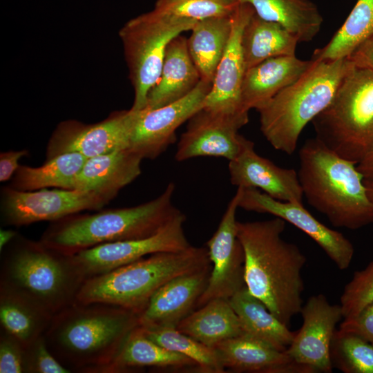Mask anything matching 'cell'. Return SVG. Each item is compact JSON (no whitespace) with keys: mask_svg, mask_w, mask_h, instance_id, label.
Instances as JSON below:
<instances>
[{"mask_svg":"<svg viewBox=\"0 0 373 373\" xmlns=\"http://www.w3.org/2000/svg\"><path fill=\"white\" fill-rule=\"evenodd\" d=\"M285 224L277 217L238 221L237 235L245 254L247 288L289 326L303 306L302 269L307 260L296 245L283 238Z\"/></svg>","mask_w":373,"mask_h":373,"instance_id":"obj_1","label":"cell"},{"mask_svg":"<svg viewBox=\"0 0 373 373\" xmlns=\"http://www.w3.org/2000/svg\"><path fill=\"white\" fill-rule=\"evenodd\" d=\"M140 313L104 303L75 302L55 314L44 336L55 357L70 372L105 373Z\"/></svg>","mask_w":373,"mask_h":373,"instance_id":"obj_2","label":"cell"},{"mask_svg":"<svg viewBox=\"0 0 373 373\" xmlns=\"http://www.w3.org/2000/svg\"><path fill=\"white\" fill-rule=\"evenodd\" d=\"M298 156V175L309 204L336 227L354 230L373 224V202L356 163L316 137L305 141Z\"/></svg>","mask_w":373,"mask_h":373,"instance_id":"obj_3","label":"cell"},{"mask_svg":"<svg viewBox=\"0 0 373 373\" xmlns=\"http://www.w3.org/2000/svg\"><path fill=\"white\" fill-rule=\"evenodd\" d=\"M175 189L170 182L159 196L145 203L54 221L40 241L61 254L73 255L105 243L149 237L181 213L173 204Z\"/></svg>","mask_w":373,"mask_h":373,"instance_id":"obj_4","label":"cell"},{"mask_svg":"<svg viewBox=\"0 0 373 373\" xmlns=\"http://www.w3.org/2000/svg\"><path fill=\"white\" fill-rule=\"evenodd\" d=\"M1 254L0 288L30 300L52 316L76 302L85 279L70 255L19 235Z\"/></svg>","mask_w":373,"mask_h":373,"instance_id":"obj_5","label":"cell"},{"mask_svg":"<svg viewBox=\"0 0 373 373\" xmlns=\"http://www.w3.org/2000/svg\"><path fill=\"white\" fill-rule=\"evenodd\" d=\"M353 65L348 58L313 60L298 80L258 109L267 142L276 150L293 154L304 128L329 106Z\"/></svg>","mask_w":373,"mask_h":373,"instance_id":"obj_6","label":"cell"},{"mask_svg":"<svg viewBox=\"0 0 373 373\" xmlns=\"http://www.w3.org/2000/svg\"><path fill=\"white\" fill-rule=\"evenodd\" d=\"M211 263L207 247L159 252L84 280L76 302L104 303L138 313L164 284Z\"/></svg>","mask_w":373,"mask_h":373,"instance_id":"obj_7","label":"cell"},{"mask_svg":"<svg viewBox=\"0 0 373 373\" xmlns=\"http://www.w3.org/2000/svg\"><path fill=\"white\" fill-rule=\"evenodd\" d=\"M312 124L317 139L358 164L373 150V70L353 65Z\"/></svg>","mask_w":373,"mask_h":373,"instance_id":"obj_8","label":"cell"},{"mask_svg":"<svg viewBox=\"0 0 373 373\" xmlns=\"http://www.w3.org/2000/svg\"><path fill=\"white\" fill-rule=\"evenodd\" d=\"M198 21L154 8L129 20L120 29L119 34L134 89L132 110L146 108L148 94L160 77L169 43L183 32L191 30Z\"/></svg>","mask_w":373,"mask_h":373,"instance_id":"obj_9","label":"cell"},{"mask_svg":"<svg viewBox=\"0 0 373 373\" xmlns=\"http://www.w3.org/2000/svg\"><path fill=\"white\" fill-rule=\"evenodd\" d=\"M112 199L95 191L62 189L23 191L9 186L1 192V214L5 224L21 227L99 209Z\"/></svg>","mask_w":373,"mask_h":373,"instance_id":"obj_10","label":"cell"},{"mask_svg":"<svg viewBox=\"0 0 373 373\" xmlns=\"http://www.w3.org/2000/svg\"><path fill=\"white\" fill-rule=\"evenodd\" d=\"M185 220L186 216L181 212L162 230L149 237L105 243L70 256L79 271L86 280L146 256L182 251L191 246L184 231Z\"/></svg>","mask_w":373,"mask_h":373,"instance_id":"obj_11","label":"cell"},{"mask_svg":"<svg viewBox=\"0 0 373 373\" xmlns=\"http://www.w3.org/2000/svg\"><path fill=\"white\" fill-rule=\"evenodd\" d=\"M211 86L202 79L189 94L176 102L135 111L128 148L142 159L160 156L175 141L177 129L202 108Z\"/></svg>","mask_w":373,"mask_h":373,"instance_id":"obj_12","label":"cell"},{"mask_svg":"<svg viewBox=\"0 0 373 373\" xmlns=\"http://www.w3.org/2000/svg\"><path fill=\"white\" fill-rule=\"evenodd\" d=\"M240 195L238 187L216 231L206 243L212 268L207 286L197 303L198 308L213 299L229 300L246 286L245 254L237 235L236 211Z\"/></svg>","mask_w":373,"mask_h":373,"instance_id":"obj_13","label":"cell"},{"mask_svg":"<svg viewBox=\"0 0 373 373\" xmlns=\"http://www.w3.org/2000/svg\"><path fill=\"white\" fill-rule=\"evenodd\" d=\"M134 117L135 111L131 108L95 124L64 121L48 140L46 160L65 153H79L90 158L128 148Z\"/></svg>","mask_w":373,"mask_h":373,"instance_id":"obj_14","label":"cell"},{"mask_svg":"<svg viewBox=\"0 0 373 373\" xmlns=\"http://www.w3.org/2000/svg\"><path fill=\"white\" fill-rule=\"evenodd\" d=\"M240 188L239 207L283 219L311 238L339 269L350 267L354 254L352 243L343 233L314 218L303 204L280 201L257 189Z\"/></svg>","mask_w":373,"mask_h":373,"instance_id":"obj_15","label":"cell"},{"mask_svg":"<svg viewBox=\"0 0 373 373\" xmlns=\"http://www.w3.org/2000/svg\"><path fill=\"white\" fill-rule=\"evenodd\" d=\"M303 325L285 351L312 373L332 372L330 345L336 324L343 318L341 307L332 305L322 294L309 297L300 312Z\"/></svg>","mask_w":373,"mask_h":373,"instance_id":"obj_16","label":"cell"},{"mask_svg":"<svg viewBox=\"0 0 373 373\" xmlns=\"http://www.w3.org/2000/svg\"><path fill=\"white\" fill-rule=\"evenodd\" d=\"M254 13L247 3H238L231 12L232 28L229 42L215 73L202 108L229 117H249L241 102L246 72L241 39L245 26Z\"/></svg>","mask_w":373,"mask_h":373,"instance_id":"obj_17","label":"cell"},{"mask_svg":"<svg viewBox=\"0 0 373 373\" xmlns=\"http://www.w3.org/2000/svg\"><path fill=\"white\" fill-rule=\"evenodd\" d=\"M248 122L249 117H229L200 109L188 121L178 143L175 160L182 162L204 156L233 160L245 139L238 131Z\"/></svg>","mask_w":373,"mask_h":373,"instance_id":"obj_18","label":"cell"},{"mask_svg":"<svg viewBox=\"0 0 373 373\" xmlns=\"http://www.w3.org/2000/svg\"><path fill=\"white\" fill-rule=\"evenodd\" d=\"M230 182L242 188H254L283 202L303 204L298 171L277 166L258 155L254 143L245 138L239 154L229 162Z\"/></svg>","mask_w":373,"mask_h":373,"instance_id":"obj_19","label":"cell"},{"mask_svg":"<svg viewBox=\"0 0 373 373\" xmlns=\"http://www.w3.org/2000/svg\"><path fill=\"white\" fill-rule=\"evenodd\" d=\"M211 263L178 276L152 296L140 314V325L177 328L197 307L211 271Z\"/></svg>","mask_w":373,"mask_h":373,"instance_id":"obj_20","label":"cell"},{"mask_svg":"<svg viewBox=\"0 0 373 373\" xmlns=\"http://www.w3.org/2000/svg\"><path fill=\"white\" fill-rule=\"evenodd\" d=\"M216 350L224 370L235 372L312 373L307 367L294 361L286 352L247 335L228 339Z\"/></svg>","mask_w":373,"mask_h":373,"instance_id":"obj_21","label":"cell"},{"mask_svg":"<svg viewBox=\"0 0 373 373\" xmlns=\"http://www.w3.org/2000/svg\"><path fill=\"white\" fill-rule=\"evenodd\" d=\"M313 60L296 57L269 58L247 69L242 88L241 102L245 111H256L276 94L298 80L312 65Z\"/></svg>","mask_w":373,"mask_h":373,"instance_id":"obj_22","label":"cell"},{"mask_svg":"<svg viewBox=\"0 0 373 373\" xmlns=\"http://www.w3.org/2000/svg\"><path fill=\"white\" fill-rule=\"evenodd\" d=\"M142 160L129 148L88 158L75 179L73 189L95 191L113 199L140 175Z\"/></svg>","mask_w":373,"mask_h":373,"instance_id":"obj_23","label":"cell"},{"mask_svg":"<svg viewBox=\"0 0 373 373\" xmlns=\"http://www.w3.org/2000/svg\"><path fill=\"white\" fill-rule=\"evenodd\" d=\"M201 80L187 39L180 35L166 48L160 77L148 94L145 108H160L184 97Z\"/></svg>","mask_w":373,"mask_h":373,"instance_id":"obj_24","label":"cell"},{"mask_svg":"<svg viewBox=\"0 0 373 373\" xmlns=\"http://www.w3.org/2000/svg\"><path fill=\"white\" fill-rule=\"evenodd\" d=\"M229 301L237 314L242 334L262 341L274 348L285 352L296 332L276 317L246 286L233 294Z\"/></svg>","mask_w":373,"mask_h":373,"instance_id":"obj_25","label":"cell"},{"mask_svg":"<svg viewBox=\"0 0 373 373\" xmlns=\"http://www.w3.org/2000/svg\"><path fill=\"white\" fill-rule=\"evenodd\" d=\"M177 329L212 348L242 334L239 318L229 300L224 298L213 299L194 310Z\"/></svg>","mask_w":373,"mask_h":373,"instance_id":"obj_26","label":"cell"},{"mask_svg":"<svg viewBox=\"0 0 373 373\" xmlns=\"http://www.w3.org/2000/svg\"><path fill=\"white\" fill-rule=\"evenodd\" d=\"M298 38L276 22L254 12L242 31L241 44L246 70L269 58L295 55Z\"/></svg>","mask_w":373,"mask_h":373,"instance_id":"obj_27","label":"cell"},{"mask_svg":"<svg viewBox=\"0 0 373 373\" xmlns=\"http://www.w3.org/2000/svg\"><path fill=\"white\" fill-rule=\"evenodd\" d=\"M184 368L196 367L194 361L169 350L149 338L140 325L129 334L105 373L130 372L143 367Z\"/></svg>","mask_w":373,"mask_h":373,"instance_id":"obj_28","label":"cell"},{"mask_svg":"<svg viewBox=\"0 0 373 373\" xmlns=\"http://www.w3.org/2000/svg\"><path fill=\"white\" fill-rule=\"evenodd\" d=\"M231 12L198 21L187 39L190 55L202 80L213 82L217 67L229 42Z\"/></svg>","mask_w":373,"mask_h":373,"instance_id":"obj_29","label":"cell"},{"mask_svg":"<svg viewBox=\"0 0 373 373\" xmlns=\"http://www.w3.org/2000/svg\"><path fill=\"white\" fill-rule=\"evenodd\" d=\"M250 5L260 18L280 23L299 42H309L319 32L323 17L310 0H232Z\"/></svg>","mask_w":373,"mask_h":373,"instance_id":"obj_30","label":"cell"},{"mask_svg":"<svg viewBox=\"0 0 373 373\" xmlns=\"http://www.w3.org/2000/svg\"><path fill=\"white\" fill-rule=\"evenodd\" d=\"M52 315L30 300L0 288V325L25 347L44 334Z\"/></svg>","mask_w":373,"mask_h":373,"instance_id":"obj_31","label":"cell"},{"mask_svg":"<svg viewBox=\"0 0 373 373\" xmlns=\"http://www.w3.org/2000/svg\"><path fill=\"white\" fill-rule=\"evenodd\" d=\"M87 159L79 153H65L46 160L40 166L20 165L10 187L23 191L49 187L73 189L75 179Z\"/></svg>","mask_w":373,"mask_h":373,"instance_id":"obj_32","label":"cell"},{"mask_svg":"<svg viewBox=\"0 0 373 373\" xmlns=\"http://www.w3.org/2000/svg\"><path fill=\"white\" fill-rule=\"evenodd\" d=\"M373 37V0H357L341 27L324 47L316 49L315 61L347 58L360 45Z\"/></svg>","mask_w":373,"mask_h":373,"instance_id":"obj_33","label":"cell"},{"mask_svg":"<svg viewBox=\"0 0 373 373\" xmlns=\"http://www.w3.org/2000/svg\"><path fill=\"white\" fill-rule=\"evenodd\" d=\"M140 327L144 334L157 344L169 350L185 355L194 361L197 368L201 372H225L213 348L198 342L177 328L142 325Z\"/></svg>","mask_w":373,"mask_h":373,"instance_id":"obj_34","label":"cell"},{"mask_svg":"<svg viewBox=\"0 0 373 373\" xmlns=\"http://www.w3.org/2000/svg\"><path fill=\"white\" fill-rule=\"evenodd\" d=\"M330 359L333 367L344 373H373V344L357 335L335 330Z\"/></svg>","mask_w":373,"mask_h":373,"instance_id":"obj_35","label":"cell"},{"mask_svg":"<svg viewBox=\"0 0 373 373\" xmlns=\"http://www.w3.org/2000/svg\"><path fill=\"white\" fill-rule=\"evenodd\" d=\"M238 3L232 0H157L155 9L194 21L230 14Z\"/></svg>","mask_w":373,"mask_h":373,"instance_id":"obj_36","label":"cell"},{"mask_svg":"<svg viewBox=\"0 0 373 373\" xmlns=\"http://www.w3.org/2000/svg\"><path fill=\"white\" fill-rule=\"evenodd\" d=\"M373 302V261L354 273L340 298L343 318H353Z\"/></svg>","mask_w":373,"mask_h":373,"instance_id":"obj_37","label":"cell"},{"mask_svg":"<svg viewBox=\"0 0 373 373\" xmlns=\"http://www.w3.org/2000/svg\"><path fill=\"white\" fill-rule=\"evenodd\" d=\"M26 373H70L51 353L42 335L26 347Z\"/></svg>","mask_w":373,"mask_h":373,"instance_id":"obj_38","label":"cell"},{"mask_svg":"<svg viewBox=\"0 0 373 373\" xmlns=\"http://www.w3.org/2000/svg\"><path fill=\"white\" fill-rule=\"evenodd\" d=\"M26 347L10 335L0 332V373H26Z\"/></svg>","mask_w":373,"mask_h":373,"instance_id":"obj_39","label":"cell"},{"mask_svg":"<svg viewBox=\"0 0 373 373\" xmlns=\"http://www.w3.org/2000/svg\"><path fill=\"white\" fill-rule=\"evenodd\" d=\"M338 329L357 335L373 344V302L356 316L343 319Z\"/></svg>","mask_w":373,"mask_h":373,"instance_id":"obj_40","label":"cell"},{"mask_svg":"<svg viewBox=\"0 0 373 373\" xmlns=\"http://www.w3.org/2000/svg\"><path fill=\"white\" fill-rule=\"evenodd\" d=\"M27 150L10 151L0 154V181L9 180L19 167L20 159L28 155Z\"/></svg>","mask_w":373,"mask_h":373,"instance_id":"obj_41","label":"cell"},{"mask_svg":"<svg viewBox=\"0 0 373 373\" xmlns=\"http://www.w3.org/2000/svg\"><path fill=\"white\" fill-rule=\"evenodd\" d=\"M347 58L356 66L373 70V37L360 45Z\"/></svg>","mask_w":373,"mask_h":373,"instance_id":"obj_42","label":"cell"},{"mask_svg":"<svg viewBox=\"0 0 373 373\" xmlns=\"http://www.w3.org/2000/svg\"><path fill=\"white\" fill-rule=\"evenodd\" d=\"M356 166L365 180H373V150Z\"/></svg>","mask_w":373,"mask_h":373,"instance_id":"obj_43","label":"cell"},{"mask_svg":"<svg viewBox=\"0 0 373 373\" xmlns=\"http://www.w3.org/2000/svg\"><path fill=\"white\" fill-rule=\"evenodd\" d=\"M17 231L12 229L0 230V251H1L8 244H10L17 236Z\"/></svg>","mask_w":373,"mask_h":373,"instance_id":"obj_44","label":"cell"},{"mask_svg":"<svg viewBox=\"0 0 373 373\" xmlns=\"http://www.w3.org/2000/svg\"><path fill=\"white\" fill-rule=\"evenodd\" d=\"M364 183L366 187L367 195L370 200L373 202V180L365 179Z\"/></svg>","mask_w":373,"mask_h":373,"instance_id":"obj_45","label":"cell"}]
</instances>
